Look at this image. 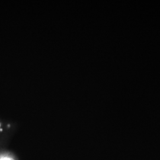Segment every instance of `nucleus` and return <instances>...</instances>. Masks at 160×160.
Returning <instances> with one entry per match:
<instances>
[{
  "instance_id": "obj_1",
  "label": "nucleus",
  "mask_w": 160,
  "mask_h": 160,
  "mask_svg": "<svg viewBox=\"0 0 160 160\" xmlns=\"http://www.w3.org/2000/svg\"><path fill=\"white\" fill-rule=\"evenodd\" d=\"M0 160H12L8 157H2L0 158Z\"/></svg>"
}]
</instances>
